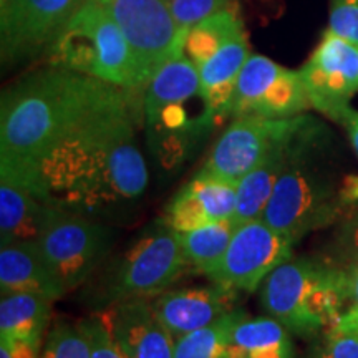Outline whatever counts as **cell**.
Returning a JSON list of instances; mask_svg holds the SVG:
<instances>
[{"mask_svg": "<svg viewBox=\"0 0 358 358\" xmlns=\"http://www.w3.org/2000/svg\"><path fill=\"white\" fill-rule=\"evenodd\" d=\"M25 185L52 208L98 221L136 203L148 168L134 138L129 93L66 134Z\"/></svg>", "mask_w": 358, "mask_h": 358, "instance_id": "cell-1", "label": "cell"}, {"mask_svg": "<svg viewBox=\"0 0 358 358\" xmlns=\"http://www.w3.org/2000/svg\"><path fill=\"white\" fill-rule=\"evenodd\" d=\"M128 93L64 66L25 75L2 93L0 173L27 182L38 161L66 134Z\"/></svg>", "mask_w": 358, "mask_h": 358, "instance_id": "cell-2", "label": "cell"}, {"mask_svg": "<svg viewBox=\"0 0 358 358\" xmlns=\"http://www.w3.org/2000/svg\"><path fill=\"white\" fill-rule=\"evenodd\" d=\"M327 150L324 128L306 116L261 216L295 244L358 211V174L340 173Z\"/></svg>", "mask_w": 358, "mask_h": 358, "instance_id": "cell-3", "label": "cell"}, {"mask_svg": "<svg viewBox=\"0 0 358 358\" xmlns=\"http://www.w3.org/2000/svg\"><path fill=\"white\" fill-rule=\"evenodd\" d=\"M261 306L295 337L334 329L347 307L343 268L329 257H290L266 277Z\"/></svg>", "mask_w": 358, "mask_h": 358, "instance_id": "cell-4", "label": "cell"}, {"mask_svg": "<svg viewBox=\"0 0 358 358\" xmlns=\"http://www.w3.org/2000/svg\"><path fill=\"white\" fill-rule=\"evenodd\" d=\"M203 100L199 70L186 53L168 62L146 87L148 143L164 168L181 164L196 141L216 124L208 106L191 110Z\"/></svg>", "mask_w": 358, "mask_h": 358, "instance_id": "cell-5", "label": "cell"}, {"mask_svg": "<svg viewBox=\"0 0 358 358\" xmlns=\"http://www.w3.org/2000/svg\"><path fill=\"white\" fill-rule=\"evenodd\" d=\"M50 65L105 80L136 92L134 64L128 42L108 10L87 0L52 47Z\"/></svg>", "mask_w": 358, "mask_h": 358, "instance_id": "cell-6", "label": "cell"}, {"mask_svg": "<svg viewBox=\"0 0 358 358\" xmlns=\"http://www.w3.org/2000/svg\"><path fill=\"white\" fill-rule=\"evenodd\" d=\"M189 266L176 231L158 221L103 272L95 301L100 308L129 299H153Z\"/></svg>", "mask_w": 358, "mask_h": 358, "instance_id": "cell-7", "label": "cell"}, {"mask_svg": "<svg viewBox=\"0 0 358 358\" xmlns=\"http://www.w3.org/2000/svg\"><path fill=\"white\" fill-rule=\"evenodd\" d=\"M37 245L65 292L87 284L108 257L113 231L103 221L52 208Z\"/></svg>", "mask_w": 358, "mask_h": 358, "instance_id": "cell-8", "label": "cell"}, {"mask_svg": "<svg viewBox=\"0 0 358 358\" xmlns=\"http://www.w3.org/2000/svg\"><path fill=\"white\" fill-rule=\"evenodd\" d=\"M113 17L134 64L136 92L146 90L168 62L185 53L189 30L173 17L166 0H96Z\"/></svg>", "mask_w": 358, "mask_h": 358, "instance_id": "cell-9", "label": "cell"}, {"mask_svg": "<svg viewBox=\"0 0 358 358\" xmlns=\"http://www.w3.org/2000/svg\"><path fill=\"white\" fill-rule=\"evenodd\" d=\"M295 243L261 217L237 226L221 262L208 279L241 292H254L266 277L292 257Z\"/></svg>", "mask_w": 358, "mask_h": 358, "instance_id": "cell-10", "label": "cell"}, {"mask_svg": "<svg viewBox=\"0 0 358 358\" xmlns=\"http://www.w3.org/2000/svg\"><path fill=\"white\" fill-rule=\"evenodd\" d=\"M299 71L310 106L342 123L358 92V45L327 30Z\"/></svg>", "mask_w": 358, "mask_h": 358, "instance_id": "cell-11", "label": "cell"}, {"mask_svg": "<svg viewBox=\"0 0 358 358\" xmlns=\"http://www.w3.org/2000/svg\"><path fill=\"white\" fill-rule=\"evenodd\" d=\"M299 116L268 120L261 116L236 118L224 131L198 174L237 182L261 163L267 151L295 127Z\"/></svg>", "mask_w": 358, "mask_h": 358, "instance_id": "cell-12", "label": "cell"}, {"mask_svg": "<svg viewBox=\"0 0 358 358\" xmlns=\"http://www.w3.org/2000/svg\"><path fill=\"white\" fill-rule=\"evenodd\" d=\"M239 292L213 282L204 287L168 290L151 301L159 320L174 338H179L236 310Z\"/></svg>", "mask_w": 358, "mask_h": 358, "instance_id": "cell-13", "label": "cell"}, {"mask_svg": "<svg viewBox=\"0 0 358 358\" xmlns=\"http://www.w3.org/2000/svg\"><path fill=\"white\" fill-rule=\"evenodd\" d=\"M105 310L116 342L128 358H174L176 340L156 315L151 299H129Z\"/></svg>", "mask_w": 358, "mask_h": 358, "instance_id": "cell-14", "label": "cell"}, {"mask_svg": "<svg viewBox=\"0 0 358 358\" xmlns=\"http://www.w3.org/2000/svg\"><path fill=\"white\" fill-rule=\"evenodd\" d=\"M87 0H27L19 34L3 66L48 55L52 47Z\"/></svg>", "mask_w": 358, "mask_h": 358, "instance_id": "cell-15", "label": "cell"}, {"mask_svg": "<svg viewBox=\"0 0 358 358\" xmlns=\"http://www.w3.org/2000/svg\"><path fill=\"white\" fill-rule=\"evenodd\" d=\"M50 209L29 185L0 173V243H37Z\"/></svg>", "mask_w": 358, "mask_h": 358, "instance_id": "cell-16", "label": "cell"}, {"mask_svg": "<svg viewBox=\"0 0 358 358\" xmlns=\"http://www.w3.org/2000/svg\"><path fill=\"white\" fill-rule=\"evenodd\" d=\"M0 290L34 292L58 301L66 294L40 252L37 243L0 244Z\"/></svg>", "mask_w": 358, "mask_h": 358, "instance_id": "cell-17", "label": "cell"}, {"mask_svg": "<svg viewBox=\"0 0 358 358\" xmlns=\"http://www.w3.org/2000/svg\"><path fill=\"white\" fill-rule=\"evenodd\" d=\"M303 118L306 116H299L297 123L290 129V133L277 141L261 159V163L237 182V208L232 216V221L237 226L262 216L272 191L287 164L290 143H292L294 134L301 128Z\"/></svg>", "mask_w": 358, "mask_h": 358, "instance_id": "cell-18", "label": "cell"}, {"mask_svg": "<svg viewBox=\"0 0 358 358\" xmlns=\"http://www.w3.org/2000/svg\"><path fill=\"white\" fill-rule=\"evenodd\" d=\"M249 55L248 37L244 32L227 42L208 62L198 66L203 95L216 124L224 118H229L237 77Z\"/></svg>", "mask_w": 358, "mask_h": 358, "instance_id": "cell-19", "label": "cell"}, {"mask_svg": "<svg viewBox=\"0 0 358 358\" xmlns=\"http://www.w3.org/2000/svg\"><path fill=\"white\" fill-rule=\"evenodd\" d=\"M222 358H295L292 334L272 317L245 313L232 329Z\"/></svg>", "mask_w": 358, "mask_h": 358, "instance_id": "cell-20", "label": "cell"}, {"mask_svg": "<svg viewBox=\"0 0 358 358\" xmlns=\"http://www.w3.org/2000/svg\"><path fill=\"white\" fill-rule=\"evenodd\" d=\"M53 299L34 292H6L0 299V337L42 348L52 319Z\"/></svg>", "mask_w": 358, "mask_h": 358, "instance_id": "cell-21", "label": "cell"}, {"mask_svg": "<svg viewBox=\"0 0 358 358\" xmlns=\"http://www.w3.org/2000/svg\"><path fill=\"white\" fill-rule=\"evenodd\" d=\"M237 229L232 219L209 222L194 231L178 232L179 243L189 266L208 275L221 262Z\"/></svg>", "mask_w": 358, "mask_h": 358, "instance_id": "cell-22", "label": "cell"}, {"mask_svg": "<svg viewBox=\"0 0 358 358\" xmlns=\"http://www.w3.org/2000/svg\"><path fill=\"white\" fill-rule=\"evenodd\" d=\"M282 70L284 66L275 64L271 58L264 55H249L239 71V77H237L229 118L236 120L252 116L256 105L282 73Z\"/></svg>", "mask_w": 358, "mask_h": 358, "instance_id": "cell-23", "label": "cell"}, {"mask_svg": "<svg viewBox=\"0 0 358 358\" xmlns=\"http://www.w3.org/2000/svg\"><path fill=\"white\" fill-rule=\"evenodd\" d=\"M241 34H244V24L239 13L236 8L234 10L227 8L189 29L185 53L194 62L196 66H201L217 50H221L224 45Z\"/></svg>", "mask_w": 358, "mask_h": 358, "instance_id": "cell-24", "label": "cell"}, {"mask_svg": "<svg viewBox=\"0 0 358 358\" xmlns=\"http://www.w3.org/2000/svg\"><path fill=\"white\" fill-rule=\"evenodd\" d=\"M310 106L301 71L284 69L266 95L254 108L252 116L268 120H284L299 116Z\"/></svg>", "mask_w": 358, "mask_h": 358, "instance_id": "cell-25", "label": "cell"}, {"mask_svg": "<svg viewBox=\"0 0 358 358\" xmlns=\"http://www.w3.org/2000/svg\"><path fill=\"white\" fill-rule=\"evenodd\" d=\"M245 313L248 312L244 308L237 307L236 310L213 324L176 338L174 358H222L229 343L232 329Z\"/></svg>", "mask_w": 358, "mask_h": 358, "instance_id": "cell-26", "label": "cell"}, {"mask_svg": "<svg viewBox=\"0 0 358 358\" xmlns=\"http://www.w3.org/2000/svg\"><path fill=\"white\" fill-rule=\"evenodd\" d=\"M92 343H90L88 329L85 320L69 322L58 320L48 330L43 340L40 358H90Z\"/></svg>", "mask_w": 358, "mask_h": 358, "instance_id": "cell-27", "label": "cell"}, {"mask_svg": "<svg viewBox=\"0 0 358 358\" xmlns=\"http://www.w3.org/2000/svg\"><path fill=\"white\" fill-rule=\"evenodd\" d=\"M204 206L213 222L232 219L237 208V185L204 174H196L186 185Z\"/></svg>", "mask_w": 358, "mask_h": 358, "instance_id": "cell-28", "label": "cell"}, {"mask_svg": "<svg viewBox=\"0 0 358 358\" xmlns=\"http://www.w3.org/2000/svg\"><path fill=\"white\" fill-rule=\"evenodd\" d=\"M163 221L176 232L194 231L198 227L213 222L211 217L206 213L204 206L201 204V201L196 198L194 192L187 186H182L178 191V194L171 199Z\"/></svg>", "mask_w": 358, "mask_h": 358, "instance_id": "cell-29", "label": "cell"}, {"mask_svg": "<svg viewBox=\"0 0 358 358\" xmlns=\"http://www.w3.org/2000/svg\"><path fill=\"white\" fill-rule=\"evenodd\" d=\"M302 358H358V337L334 327L312 338Z\"/></svg>", "mask_w": 358, "mask_h": 358, "instance_id": "cell-30", "label": "cell"}, {"mask_svg": "<svg viewBox=\"0 0 358 358\" xmlns=\"http://www.w3.org/2000/svg\"><path fill=\"white\" fill-rule=\"evenodd\" d=\"M88 329L90 343H92V357L90 358H128L116 342L113 330H111L108 312L105 308L85 319Z\"/></svg>", "mask_w": 358, "mask_h": 358, "instance_id": "cell-31", "label": "cell"}, {"mask_svg": "<svg viewBox=\"0 0 358 358\" xmlns=\"http://www.w3.org/2000/svg\"><path fill=\"white\" fill-rule=\"evenodd\" d=\"M173 17L182 29L189 30L199 22L234 6V0H166Z\"/></svg>", "mask_w": 358, "mask_h": 358, "instance_id": "cell-32", "label": "cell"}, {"mask_svg": "<svg viewBox=\"0 0 358 358\" xmlns=\"http://www.w3.org/2000/svg\"><path fill=\"white\" fill-rule=\"evenodd\" d=\"M329 259L337 264H358V217L355 214L337 224Z\"/></svg>", "mask_w": 358, "mask_h": 358, "instance_id": "cell-33", "label": "cell"}, {"mask_svg": "<svg viewBox=\"0 0 358 358\" xmlns=\"http://www.w3.org/2000/svg\"><path fill=\"white\" fill-rule=\"evenodd\" d=\"M329 30L358 45V0H330Z\"/></svg>", "mask_w": 358, "mask_h": 358, "instance_id": "cell-34", "label": "cell"}, {"mask_svg": "<svg viewBox=\"0 0 358 358\" xmlns=\"http://www.w3.org/2000/svg\"><path fill=\"white\" fill-rule=\"evenodd\" d=\"M27 0H0V53L2 60L10 53L19 34Z\"/></svg>", "mask_w": 358, "mask_h": 358, "instance_id": "cell-35", "label": "cell"}, {"mask_svg": "<svg viewBox=\"0 0 358 358\" xmlns=\"http://www.w3.org/2000/svg\"><path fill=\"white\" fill-rule=\"evenodd\" d=\"M42 348L17 338L0 337V358H40Z\"/></svg>", "mask_w": 358, "mask_h": 358, "instance_id": "cell-36", "label": "cell"}, {"mask_svg": "<svg viewBox=\"0 0 358 358\" xmlns=\"http://www.w3.org/2000/svg\"><path fill=\"white\" fill-rule=\"evenodd\" d=\"M343 268L345 275V292H347V310L358 317V264H338Z\"/></svg>", "mask_w": 358, "mask_h": 358, "instance_id": "cell-37", "label": "cell"}, {"mask_svg": "<svg viewBox=\"0 0 358 358\" xmlns=\"http://www.w3.org/2000/svg\"><path fill=\"white\" fill-rule=\"evenodd\" d=\"M342 124H345L348 138H350V143L353 146V151L358 156V111L350 110L347 113L345 118H343Z\"/></svg>", "mask_w": 358, "mask_h": 358, "instance_id": "cell-38", "label": "cell"}, {"mask_svg": "<svg viewBox=\"0 0 358 358\" xmlns=\"http://www.w3.org/2000/svg\"><path fill=\"white\" fill-rule=\"evenodd\" d=\"M335 329L358 337V317L353 315V313L343 312L342 317H340V320L337 322V325H335Z\"/></svg>", "mask_w": 358, "mask_h": 358, "instance_id": "cell-39", "label": "cell"}]
</instances>
